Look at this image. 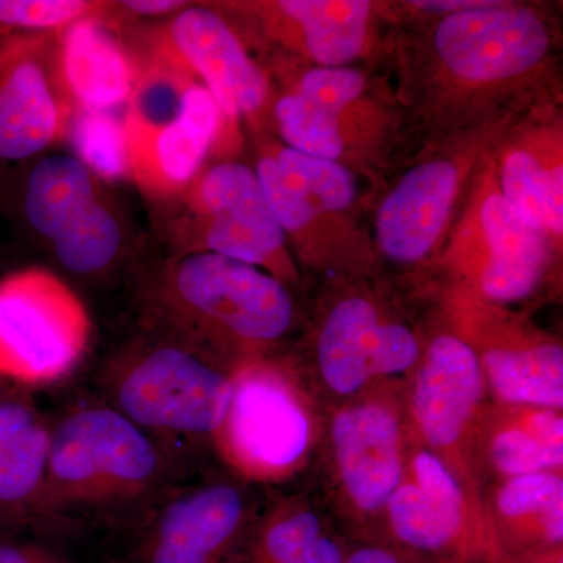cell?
<instances>
[{"label":"cell","mask_w":563,"mask_h":563,"mask_svg":"<svg viewBox=\"0 0 563 563\" xmlns=\"http://www.w3.org/2000/svg\"><path fill=\"white\" fill-rule=\"evenodd\" d=\"M147 298L158 328L187 344L211 333L268 343L292 321L291 296L276 277L210 252L169 258Z\"/></svg>","instance_id":"1"},{"label":"cell","mask_w":563,"mask_h":563,"mask_svg":"<svg viewBox=\"0 0 563 563\" xmlns=\"http://www.w3.org/2000/svg\"><path fill=\"white\" fill-rule=\"evenodd\" d=\"M161 466L147 432L114 407L77 410L52 431L46 479L33 515L131 501L150 490Z\"/></svg>","instance_id":"2"},{"label":"cell","mask_w":563,"mask_h":563,"mask_svg":"<svg viewBox=\"0 0 563 563\" xmlns=\"http://www.w3.org/2000/svg\"><path fill=\"white\" fill-rule=\"evenodd\" d=\"M109 380L114 409L146 432H218L231 406L232 379L169 335L133 344Z\"/></svg>","instance_id":"3"},{"label":"cell","mask_w":563,"mask_h":563,"mask_svg":"<svg viewBox=\"0 0 563 563\" xmlns=\"http://www.w3.org/2000/svg\"><path fill=\"white\" fill-rule=\"evenodd\" d=\"M87 306L57 274L24 268L0 280V377L27 387L58 383L90 346Z\"/></svg>","instance_id":"4"},{"label":"cell","mask_w":563,"mask_h":563,"mask_svg":"<svg viewBox=\"0 0 563 563\" xmlns=\"http://www.w3.org/2000/svg\"><path fill=\"white\" fill-rule=\"evenodd\" d=\"M163 236L172 257L222 255L252 266L280 257L285 232L274 218L257 174L243 163L203 169L176 201L168 203Z\"/></svg>","instance_id":"5"},{"label":"cell","mask_w":563,"mask_h":563,"mask_svg":"<svg viewBox=\"0 0 563 563\" xmlns=\"http://www.w3.org/2000/svg\"><path fill=\"white\" fill-rule=\"evenodd\" d=\"M132 52L201 79L228 118L257 113L268 96L265 74L228 21L209 7L190 3L144 33Z\"/></svg>","instance_id":"6"},{"label":"cell","mask_w":563,"mask_h":563,"mask_svg":"<svg viewBox=\"0 0 563 563\" xmlns=\"http://www.w3.org/2000/svg\"><path fill=\"white\" fill-rule=\"evenodd\" d=\"M74 113L55 62V33L0 38V165L31 161L68 139Z\"/></svg>","instance_id":"7"},{"label":"cell","mask_w":563,"mask_h":563,"mask_svg":"<svg viewBox=\"0 0 563 563\" xmlns=\"http://www.w3.org/2000/svg\"><path fill=\"white\" fill-rule=\"evenodd\" d=\"M222 117L211 92L195 79L179 113L151 124H124L133 184L158 206L179 199L203 172Z\"/></svg>","instance_id":"8"},{"label":"cell","mask_w":563,"mask_h":563,"mask_svg":"<svg viewBox=\"0 0 563 563\" xmlns=\"http://www.w3.org/2000/svg\"><path fill=\"white\" fill-rule=\"evenodd\" d=\"M548 46L547 27L532 10L503 2L448 14L435 32L444 65L473 81L520 76L543 60Z\"/></svg>","instance_id":"9"},{"label":"cell","mask_w":563,"mask_h":563,"mask_svg":"<svg viewBox=\"0 0 563 563\" xmlns=\"http://www.w3.org/2000/svg\"><path fill=\"white\" fill-rule=\"evenodd\" d=\"M232 385L231 406L220 428L229 454L255 473L290 468L306 453L310 433L295 396L266 369H247Z\"/></svg>","instance_id":"10"},{"label":"cell","mask_w":563,"mask_h":563,"mask_svg":"<svg viewBox=\"0 0 563 563\" xmlns=\"http://www.w3.org/2000/svg\"><path fill=\"white\" fill-rule=\"evenodd\" d=\"M243 517L242 493L231 485L184 493L155 518L141 563H220Z\"/></svg>","instance_id":"11"},{"label":"cell","mask_w":563,"mask_h":563,"mask_svg":"<svg viewBox=\"0 0 563 563\" xmlns=\"http://www.w3.org/2000/svg\"><path fill=\"white\" fill-rule=\"evenodd\" d=\"M102 20L85 18L55 33L58 79L76 111H111L124 106L139 77L129 44Z\"/></svg>","instance_id":"12"},{"label":"cell","mask_w":563,"mask_h":563,"mask_svg":"<svg viewBox=\"0 0 563 563\" xmlns=\"http://www.w3.org/2000/svg\"><path fill=\"white\" fill-rule=\"evenodd\" d=\"M457 187L459 172L451 162L410 169L377 213V244L384 254L404 263L424 257L446 224Z\"/></svg>","instance_id":"13"},{"label":"cell","mask_w":563,"mask_h":563,"mask_svg":"<svg viewBox=\"0 0 563 563\" xmlns=\"http://www.w3.org/2000/svg\"><path fill=\"white\" fill-rule=\"evenodd\" d=\"M332 435L351 498L368 512L383 509L401 479L396 418L380 406L352 407L335 418Z\"/></svg>","instance_id":"14"},{"label":"cell","mask_w":563,"mask_h":563,"mask_svg":"<svg viewBox=\"0 0 563 563\" xmlns=\"http://www.w3.org/2000/svg\"><path fill=\"white\" fill-rule=\"evenodd\" d=\"M481 396L483 369L472 347L454 336L433 340L413 398L415 415L429 443L453 444Z\"/></svg>","instance_id":"15"},{"label":"cell","mask_w":563,"mask_h":563,"mask_svg":"<svg viewBox=\"0 0 563 563\" xmlns=\"http://www.w3.org/2000/svg\"><path fill=\"white\" fill-rule=\"evenodd\" d=\"M415 472L418 485H402L388 499L393 532L415 550H450L463 531L461 487L435 455L418 454Z\"/></svg>","instance_id":"16"},{"label":"cell","mask_w":563,"mask_h":563,"mask_svg":"<svg viewBox=\"0 0 563 563\" xmlns=\"http://www.w3.org/2000/svg\"><path fill=\"white\" fill-rule=\"evenodd\" d=\"M52 432L31 404L0 402V520L33 517L46 479Z\"/></svg>","instance_id":"17"},{"label":"cell","mask_w":563,"mask_h":563,"mask_svg":"<svg viewBox=\"0 0 563 563\" xmlns=\"http://www.w3.org/2000/svg\"><path fill=\"white\" fill-rule=\"evenodd\" d=\"M481 217L492 250L481 279L483 290L495 301H520L542 277L547 261L542 232L521 221L501 195L485 201Z\"/></svg>","instance_id":"18"},{"label":"cell","mask_w":563,"mask_h":563,"mask_svg":"<svg viewBox=\"0 0 563 563\" xmlns=\"http://www.w3.org/2000/svg\"><path fill=\"white\" fill-rule=\"evenodd\" d=\"M102 191V180L76 155H49L36 162L22 180L21 217L33 235L49 243Z\"/></svg>","instance_id":"19"},{"label":"cell","mask_w":563,"mask_h":563,"mask_svg":"<svg viewBox=\"0 0 563 563\" xmlns=\"http://www.w3.org/2000/svg\"><path fill=\"white\" fill-rule=\"evenodd\" d=\"M380 339L383 325L365 299H346L332 310L318 343V362L333 391L351 395L376 376Z\"/></svg>","instance_id":"20"},{"label":"cell","mask_w":563,"mask_h":563,"mask_svg":"<svg viewBox=\"0 0 563 563\" xmlns=\"http://www.w3.org/2000/svg\"><path fill=\"white\" fill-rule=\"evenodd\" d=\"M125 242L124 220L113 199L102 191L47 244L66 272L99 276L117 265Z\"/></svg>","instance_id":"21"},{"label":"cell","mask_w":563,"mask_h":563,"mask_svg":"<svg viewBox=\"0 0 563 563\" xmlns=\"http://www.w3.org/2000/svg\"><path fill=\"white\" fill-rule=\"evenodd\" d=\"M302 27L307 51L322 65L357 57L365 40L372 3L365 0H284L274 7Z\"/></svg>","instance_id":"22"},{"label":"cell","mask_w":563,"mask_h":563,"mask_svg":"<svg viewBox=\"0 0 563 563\" xmlns=\"http://www.w3.org/2000/svg\"><path fill=\"white\" fill-rule=\"evenodd\" d=\"M493 388L507 401L561 409L563 350L542 344L525 351L495 350L484 358Z\"/></svg>","instance_id":"23"},{"label":"cell","mask_w":563,"mask_h":563,"mask_svg":"<svg viewBox=\"0 0 563 563\" xmlns=\"http://www.w3.org/2000/svg\"><path fill=\"white\" fill-rule=\"evenodd\" d=\"M68 139L73 141L76 157L99 180L131 179L125 125L111 111L77 110Z\"/></svg>","instance_id":"24"},{"label":"cell","mask_w":563,"mask_h":563,"mask_svg":"<svg viewBox=\"0 0 563 563\" xmlns=\"http://www.w3.org/2000/svg\"><path fill=\"white\" fill-rule=\"evenodd\" d=\"M277 125L291 150L335 161L342 155L343 139L335 114L299 95H288L274 107Z\"/></svg>","instance_id":"25"},{"label":"cell","mask_w":563,"mask_h":563,"mask_svg":"<svg viewBox=\"0 0 563 563\" xmlns=\"http://www.w3.org/2000/svg\"><path fill=\"white\" fill-rule=\"evenodd\" d=\"M95 0H0V38L14 33H57L85 18H106Z\"/></svg>","instance_id":"26"},{"label":"cell","mask_w":563,"mask_h":563,"mask_svg":"<svg viewBox=\"0 0 563 563\" xmlns=\"http://www.w3.org/2000/svg\"><path fill=\"white\" fill-rule=\"evenodd\" d=\"M276 158L299 180L318 210H344L354 202V177L339 163L302 154L291 147L277 152Z\"/></svg>","instance_id":"27"},{"label":"cell","mask_w":563,"mask_h":563,"mask_svg":"<svg viewBox=\"0 0 563 563\" xmlns=\"http://www.w3.org/2000/svg\"><path fill=\"white\" fill-rule=\"evenodd\" d=\"M255 174L282 231H302L320 213L299 180L280 165L276 155H265L258 162Z\"/></svg>","instance_id":"28"},{"label":"cell","mask_w":563,"mask_h":563,"mask_svg":"<svg viewBox=\"0 0 563 563\" xmlns=\"http://www.w3.org/2000/svg\"><path fill=\"white\" fill-rule=\"evenodd\" d=\"M504 201L521 221L536 231L547 229L544 217V169L532 154L517 151L510 154L503 172Z\"/></svg>","instance_id":"29"},{"label":"cell","mask_w":563,"mask_h":563,"mask_svg":"<svg viewBox=\"0 0 563 563\" xmlns=\"http://www.w3.org/2000/svg\"><path fill=\"white\" fill-rule=\"evenodd\" d=\"M317 515L299 512L279 518L263 532L252 563H290L321 539Z\"/></svg>","instance_id":"30"},{"label":"cell","mask_w":563,"mask_h":563,"mask_svg":"<svg viewBox=\"0 0 563 563\" xmlns=\"http://www.w3.org/2000/svg\"><path fill=\"white\" fill-rule=\"evenodd\" d=\"M493 461L503 473L523 476L555 468L563 462L562 444H548L532 433L507 431L493 443Z\"/></svg>","instance_id":"31"},{"label":"cell","mask_w":563,"mask_h":563,"mask_svg":"<svg viewBox=\"0 0 563 563\" xmlns=\"http://www.w3.org/2000/svg\"><path fill=\"white\" fill-rule=\"evenodd\" d=\"M563 504L561 477L548 473L517 476L499 493V510L506 517H526L537 514L544 518Z\"/></svg>","instance_id":"32"},{"label":"cell","mask_w":563,"mask_h":563,"mask_svg":"<svg viewBox=\"0 0 563 563\" xmlns=\"http://www.w3.org/2000/svg\"><path fill=\"white\" fill-rule=\"evenodd\" d=\"M363 85V77L355 70L313 69L303 76L299 95L336 117L361 96Z\"/></svg>","instance_id":"33"},{"label":"cell","mask_w":563,"mask_h":563,"mask_svg":"<svg viewBox=\"0 0 563 563\" xmlns=\"http://www.w3.org/2000/svg\"><path fill=\"white\" fill-rule=\"evenodd\" d=\"M562 188V166H554V168L544 172V217H547L548 228L558 233L563 231Z\"/></svg>","instance_id":"34"},{"label":"cell","mask_w":563,"mask_h":563,"mask_svg":"<svg viewBox=\"0 0 563 563\" xmlns=\"http://www.w3.org/2000/svg\"><path fill=\"white\" fill-rule=\"evenodd\" d=\"M0 563H65L38 544L0 540Z\"/></svg>","instance_id":"35"},{"label":"cell","mask_w":563,"mask_h":563,"mask_svg":"<svg viewBox=\"0 0 563 563\" xmlns=\"http://www.w3.org/2000/svg\"><path fill=\"white\" fill-rule=\"evenodd\" d=\"M499 2H492V0H415L410 5L417 9L433 11V13H462V11L487 9V7L498 5Z\"/></svg>","instance_id":"36"},{"label":"cell","mask_w":563,"mask_h":563,"mask_svg":"<svg viewBox=\"0 0 563 563\" xmlns=\"http://www.w3.org/2000/svg\"><path fill=\"white\" fill-rule=\"evenodd\" d=\"M532 435L548 444H562V418L553 412L533 415L531 420Z\"/></svg>","instance_id":"37"},{"label":"cell","mask_w":563,"mask_h":563,"mask_svg":"<svg viewBox=\"0 0 563 563\" xmlns=\"http://www.w3.org/2000/svg\"><path fill=\"white\" fill-rule=\"evenodd\" d=\"M344 561L346 559L343 558L342 550L336 547V543L328 537H321L306 554L290 563H344Z\"/></svg>","instance_id":"38"},{"label":"cell","mask_w":563,"mask_h":563,"mask_svg":"<svg viewBox=\"0 0 563 563\" xmlns=\"http://www.w3.org/2000/svg\"><path fill=\"white\" fill-rule=\"evenodd\" d=\"M344 563H420L387 548L365 547L354 551Z\"/></svg>","instance_id":"39"},{"label":"cell","mask_w":563,"mask_h":563,"mask_svg":"<svg viewBox=\"0 0 563 563\" xmlns=\"http://www.w3.org/2000/svg\"><path fill=\"white\" fill-rule=\"evenodd\" d=\"M521 563H563L561 551H553V553L539 555V558H532L531 561Z\"/></svg>","instance_id":"40"},{"label":"cell","mask_w":563,"mask_h":563,"mask_svg":"<svg viewBox=\"0 0 563 563\" xmlns=\"http://www.w3.org/2000/svg\"><path fill=\"white\" fill-rule=\"evenodd\" d=\"M3 383H7V380H3L2 377H0V402H2L3 399L9 398L5 393V384Z\"/></svg>","instance_id":"41"}]
</instances>
